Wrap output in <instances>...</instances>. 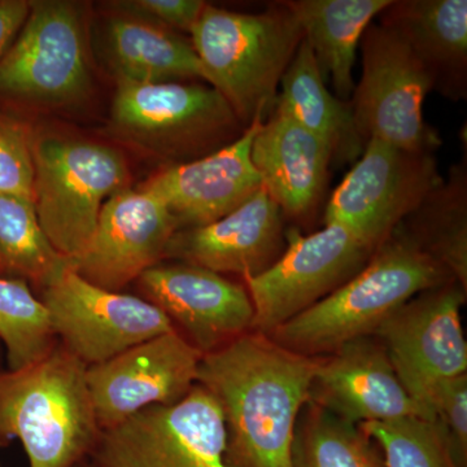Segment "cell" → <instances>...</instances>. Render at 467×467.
Returning a JSON list of instances; mask_svg holds the SVG:
<instances>
[{
	"label": "cell",
	"instance_id": "35",
	"mask_svg": "<svg viewBox=\"0 0 467 467\" xmlns=\"http://www.w3.org/2000/svg\"><path fill=\"white\" fill-rule=\"evenodd\" d=\"M2 356H3V346H2V343H0V359H2Z\"/></svg>",
	"mask_w": 467,
	"mask_h": 467
},
{
	"label": "cell",
	"instance_id": "17",
	"mask_svg": "<svg viewBox=\"0 0 467 467\" xmlns=\"http://www.w3.org/2000/svg\"><path fill=\"white\" fill-rule=\"evenodd\" d=\"M264 121L256 117L232 143L164 169L140 189L167 205L177 232L216 223L263 189L252 161V142Z\"/></svg>",
	"mask_w": 467,
	"mask_h": 467
},
{
	"label": "cell",
	"instance_id": "30",
	"mask_svg": "<svg viewBox=\"0 0 467 467\" xmlns=\"http://www.w3.org/2000/svg\"><path fill=\"white\" fill-rule=\"evenodd\" d=\"M32 142L26 126L0 112V193L33 201Z\"/></svg>",
	"mask_w": 467,
	"mask_h": 467
},
{
	"label": "cell",
	"instance_id": "7",
	"mask_svg": "<svg viewBox=\"0 0 467 467\" xmlns=\"http://www.w3.org/2000/svg\"><path fill=\"white\" fill-rule=\"evenodd\" d=\"M362 75L350 104L359 134L399 149L434 153L441 138L427 124L423 103L431 77L391 27L373 23L359 42Z\"/></svg>",
	"mask_w": 467,
	"mask_h": 467
},
{
	"label": "cell",
	"instance_id": "18",
	"mask_svg": "<svg viewBox=\"0 0 467 467\" xmlns=\"http://www.w3.org/2000/svg\"><path fill=\"white\" fill-rule=\"evenodd\" d=\"M309 401L356 426L408 417L429 420L405 391L384 347L368 337L321 358Z\"/></svg>",
	"mask_w": 467,
	"mask_h": 467
},
{
	"label": "cell",
	"instance_id": "1",
	"mask_svg": "<svg viewBox=\"0 0 467 467\" xmlns=\"http://www.w3.org/2000/svg\"><path fill=\"white\" fill-rule=\"evenodd\" d=\"M319 361L256 331L202 355L198 384L223 410L234 467H292L295 427Z\"/></svg>",
	"mask_w": 467,
	"mask_h": 467
},
{
	"label": "cell",
	"instance_id": "6",
	"mask_svg": "<svg viewBox=\"0 0 467 467\" xmlns=\"http://www.w3.org/2000/svg\"><path fill=\"white\" fill-rule=\"evenodd\" d=\"M88 461L94 467H234L223 410L198 383L182 400L103 430Z\"/></svg>",
	"mask_w": 467,
	"mask_h": 467
},
{
	"label": "cell",
	"instance_id": "10",
	"mask_svg": "<svg viewBox=\"0 0 467 467\" xmlns=\"http://www.w3.org/2000/svg\"><path fill=\"white\" fill-rule=\"evenodd\" d=\"M374 252L343 226L325 225L309 235L292 227L279 259L244 278L254 306L252 331L272 334L358 275Z\"/></svg>",
	"mask_w": 467,
	"mask_h": 467
},
{
	"label": "cell",
	"instance_id": "31",
	"mask_svg": "<svg viewBox=\"0 0 467 467\" xmlns=\"http://www.w3.org/2000/svg\"><path fill=\"white\" fill-rule=\"evenodd\" d=\"M432 416L441 426L451 459L459 467L467 465V376L453 378L436 389Z\"/></svg>",
	"mask_w": 467,
	"mask_h": 467
},
{
	"label": "cell",
	"instance_id": "14",
	"mask_svg": "<svg viewBox=\"0 0 467 467\" xmlns=\"http://www.w3.org/2000/svg\"><path fill=\"white\" fill-rule=\"evenodd\" d=\"M202 358L201 350L174 328L86 368L101 431L144 409L182 400L198 383Z\"/></svg>",
	"mask_w": 467,
	"mask_h": 467
},
{
	"label": "cell",
	"instance_id": "34",
	"mask_svg": "<svg viewBox=\"0 0 467 467\" xmlns=\"http://www.w3.org/2000/svg\"><path fill=\"white\" fill-rule=\"evenodd\" d=\"M77 467H94L91 465L90 462H88V461H85V462H82L81 465H78Z\"/></svg>",
	"mask_w": 467,
	"mask_h": 467
},
{
	"label": "cell",
	"instance_id": "12",
	"mask_svg": "<svg viewBox=\"0 0 467 467\" xmlns=\"http://www.w3.org/2000/svg\"><path fill=\"white\" fill-rule=\"evenodd\" d=\"M112 119L124 133L178 156H205L241 137L244 126L225 98L198 82L117 81Z\"/></svg>",
	"mask_w": 467,
	"mask_h": 467
},
{
	"label": "cell",
	"instance_id": "11",
	"mask_svg": "<svg viewBox=\"0 0 467 467\" xmlns=\"http://www.w3.org/2000/svg\"><path fill=\"white\" fill-rule=\"evenodd\" d=\"M38 292L57 342L88 368L174 330L150 301L98 287L72 265Z\"/></svg>",
	"mask_w": 467,
	"mask_h": 467
},
{
	"label": "cell",
	"instance_id": "26",
	"mask_svg": "<svg viewBox=\"0 0 467 467\" xmlns=\"http://www.w3.org/2000/svg\"><path fill=\"white\" fill-rule=\"evenodd\" d=\"M69 265L43 232L33 201L0 193V275L41 291Z\"/></svg>",
	"mask_w": 467,
	"mask_h": 467
},
{
	"label": "cell",
	"instance_id": "22",
	"mask_svg": "<svg viewBox=\"0 0 467 467\" xmlns=\"http://www.w3.org/2000/svg\"><path fill=\"white\" fill-rule=\"evenodd\" d=\"M270 112L291 119L324 140L337 164L358 161L367 144L356 125L350 100L339 99L327 88L306 39L282 77Z\"/></svg>",
	"mask_w": 467,
	"mask_h": 467
},
{
	"label": "cell",
	"instance_id": "29",
	"mask_svg": "<svg viewBox=\"0 0 467 467\" xmlns=\"http://www.w3.org/2000/svg\"><path fill=\"white\" fill-rule=\"evenodd\" d=\"M358 427L382 450L384 467H459L436 420L408 417Z\"/></svg>",
	"mask_w": 467,
	"mask_h": 467
},
{
	"label": "cell",
	"instance_id": "9",
	"mask_svg": "<svg viewBox=\"0 0 467 467\" xmlns=\"http://www.w3.org/2000/svg\"><path fill=\"white\" fill-rule=\"evenodd\" d=\"M441 181L434 153L368 140L328 198L325 225L346 227L377 251Z\"/></svg>",
	"mask_w": 467,
	"mask_h": 467
},
{
	"label": "cell",
	"instance_id": "21",
	"mask_svg": "<svg viewBox=\"0 0 467 467\" xmlns=\"http://www.w3.org/2000/svg\"><path fill=\"white\" fill-rule=\"evenodd\" d=\"M414 52L447 99H466V0H400L378 16Z\"/></svg>",
	"mask_w": 467,
	"mask_h": 467
},
{
	"label": "cell",
	"instance_id": "24",
	"mask_svg": "<svg viewBox=\"0 0 467 467\" xmlns=\"http://www.w3.org/2000/svg\"><path fill=\"white\" fill-rule=\"evenodd\" d=\"M392 0H290L304 39L334 94L349 101L355 91L353 67L362 36Z\"/></svg>",
	"mask_w": 467,
	"mask_h": 467
},
{
	"label": "cell",
	"instance_id": "36",
	"mask_svg": "<svg viewBox=\"0 0 467 467\" xmlns=\"http://www.w3.org/2000/svg\"><path fill=\"white\" fill-rule=\"evenodd\" d=\"M0 467H5V466L2 465V462H0Z\"/></svg>",
	"mask_w": 467,
	"mask_h": 467
},
{
	"label": "cell",
	"instance_id": "19",
	"mask_svg": "<svg viewBox=\"0 0 467 467\" xmlns=\"http://www.w3.org/2000/svg\"><path fill=\"white\" fill-rule=\"evenodd\" d=\"M285 239L284 213L263 186L250 201L216 223L175 232L164 260L247 278L279 259Z\"/></svg>",
	"mask_w": 467,
	"mask_h": 467
},
{
	"label": "cell",
	"instance_id": "32",
	"mask_svg": "<svg viewBox=\"0 0 467 467\" xmlns=\"http://www.w3.org/2000/svg\"><path fill=\"white\" fill-rule=\"evenodd\" d=\"M124 15L143 18L168 29L192 33L207 3L202 0H130L117 2Z\"/></svg>",
	"mask_w": 467,
	"mask_h": 467
},
{
	"label": "cell",
	"instance_id": "33",
	"mask_svg": "<svg viewBox=\"0 0 467 467\" xmlns=\"http://www.w3.org/2000/svg\"><path fill=\"white\" fill-rule=\"evenodd\" d=\"M30 2L0 0V57L8 50L29 15Z\"/></svg>",
	"mask_w": 467,
	"mask_h": 467
},
{
	"label": "cell",
	"instance_id": "28",
	"mask_svg": "<svg viewBox=\"0 0 467 467\" xmlns=\"http://www.w3.org/2000/svg\"><path fill=\"white\" fill-rule=\"evenodd\" d=\"M0 343L11 370L39 361L57 344L47 309L24 279L0 275Z\"/></svg>",
	"mask_w": 467,
	"mask_h": 467
},
{
	"label": "cell",
	"instance_id": "4",
	"mask_svg": "<svg viewBox=\"0 0 467 467\" xmlns=\"http://www.w3.org/2000/svg\"><path fill=\"white\" fill-rule=\"evenodd\" d=\"M304 33L285 2L259 14H243L208 5L190 33L205 73L241 124L266 119L279 84Z\"/></svg>",
	"mask_w": 467,
	"mask_h": 467
},
{
	"label": "cell",
	"instance_id": "13",
	"mask_svg": "<svg viewBox=\"0 0 467 467\" xmlns=\"http://www.w3.org/2000/svg\"><path fill=\"white\" fill-rule=\"evenodd\" d=\"M465 291L456 281L417 295L383 322L376 335L405 391L434 420L436 389L465 376L467 343L461 324Z\"/></svg>",
	"mask_w": 467,
	"mask_h": 467
},
{
	"label": "cell",
	"instance_id": "16",
	"mask_svg": "<svg viewBox=\"0 0 467 467\" xmlns=\"http://www.w3.org/2000/svg\"><path fill=\"white\" fill-rule=\"evenodd\" d=\"M177 226L167 205L146 190L122 189L101 208L88 250L73 269L90 284L121 292L162 263Z\"/></svg>",
	"mask_w": 467,
	"mask_h": 467
},
{
	"label": "cell",
	"instance_id": "2",
	"mask_svg": "<svg viewBox=\"0 0 467 467\" xmlns=\"http://www.w3.org/2000/svg\"><path fill=\"white\" fill-rule=\"evenodd\" d=\"M86 365L57 342L26 368H0V450L20 441L29 467H77L90 459L101 430Z\"/></svg>",
	"mask_w": 467,
	"mask_h": 467
},
{
	"label": "cell",
	"instance_id": "5",
	"mask_svg": "<svg viewBox=\"0 0 467 467\" xmlns=\"http://www.w3.org/2000/svg\"><path fill=\"white\" fill-rule=\"evenodd\" d=\"M33 202L52 247L70 264L90 244L104 202L125 189L124 156L106 144L66 137L32 142Z\"/></svg>",
	"mask_w": 467,
	"mask_h": 467
},
{
	"label": "cell",
	"instance_id": "25",
	"mask_svg": "<svg viewBox=\"0 0 467 467\" xmlns=\"http://www.w3.org/2000/svg\"><path fill=\"white\" fill-rule=\"evenodd\" d=\"M467 287L466 159L426 196L395 230Z\"/></svg>",
	"mask_w": 467,
	"mask_h": 467
},
{
	"label": "cell",
	"instance_id": "3",
	"mask_svg": "<svg viewBox=\"0 0 467 467\" xmlns=\"http://www.w3.org/2000/svg\"><path fill=\"white\" fill-rule=\"evenodd\" d=\"M451 281L444 267L393 233L358 275L267 337L301 355L333 353L376 334L409 300Z\"/></svg>",
	"mask_w": 467,
	"mask_h": 467
},
{
	"label": "cell",
	"instance_id": "20",
	"mask_svg": "<svg viewBox=\"0 0 467 467\" xmlns=\"http://www.w3.org/2000/svg\"><path fill=\"white\" fill-rule=\"evenodd\" d=\"M252 161L285 217L308 220L324 201L331 150L291 119L269 113L252 142Z\"/></svg>",
	"mask_w": 467,
	"mask_h": 467
},
{
	"label": "cell",
	"instance_id": "23",
	"mask_svg": "<svg viewBox=\"0 0 467 467\" xmlns=\"http://www.w3.org/2000/svg\"><path fill=\"white\" fill-rule=\"evenodd\" d=\"M103 45L117 81L205 82L204 69L192 41L143 18L129 15L110 18L104 26Z\"/></svg>",
	"mask_w": 467,
	"mask_h": 467
},
{
	"label": "cell",
	"instance_id": "15",
	"mask_svg": "<svg viewBox=\"0 0 467 467\" xmlns=\"http://www.w3.org/2000/svg\"><path fill=\"white\" fill-rule=\"evenodd\" d=\"M143 299L158 306L202 355L252 330L254 306L247 288L223 275L190 265L160 263L137 279Z\"/></svg>",
	"mask_w": 467,
	"mask_h": 467
},
{
	"label": "cell",
	"instance_id": "27",
	"mask_svg": "<svg viewBox=\"0 0 467 467\" xmlns=\"http://www.w3.org/2000/svg\"><path fill=\"white\" fill-rule=\"evenodd\" d=\"M291 463L292 467H384L358 426L312 401L297 418Z\"/></svg>",
	"mask_w": 467,
	"mask_h": 467
},
{
	"label": "cell",
	"instance_id": "8",
	"mask_svg": "<svg viewBox=\"0 0 467 467\" xmlns=\"http://www.w3.org/2000/svg\"><path fill=\"white\" fill-rule=\"evenodd\" d=\"M91 88L84 17L64 0L30 2L17 38L0 57V97L67 106Z\"/></svg>",
	"mask_w": 467,
	"mask_h": 467
}]
</instances>
